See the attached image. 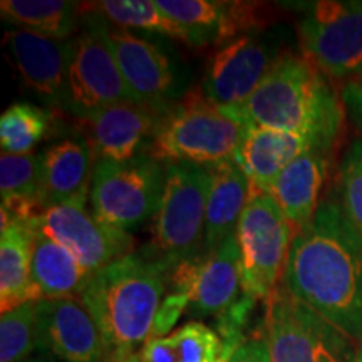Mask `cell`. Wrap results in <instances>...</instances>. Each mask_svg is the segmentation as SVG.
<instances>
[{
    "instance_id": "6da1fadb",
    "label": "cell",
    "mask_w": 362,
    "mask_h": 362,
    "mask_svg": "<svg viewBox=\"0 0 362 362\" xmlns=\"http://www.w3.org/2000/svg\"><path fill=\"white\" fill-rule=\"evenodd\" d=\"M282 285L362 344V238L337 203H320L309 225L297 232Z\"/></svg>"
},
{
    "instance_id": "7a4b0ae2",
    "label": "cell",
    "mask_w": 362,
    "mask_h": 362,
    "mask_svg": "<svg viewBox=\"0 0 362 362\" xmlns=\"http://www.w3.org/2000/svg\"><path fill=\"white\" fill-rule=\"evenodd\" d=\"M221 111L243 126H267L307 136L322 149L330 148L344 119L342 104L327 78L293 52L279 54L247 103Z\"/></svg>"
},
{
    "instance_id": "3957f363",
    "label": "cell",
    "mask_w": 362,
    "mask_h": 362,
    "mask_svg": "<svg viewBox=\"0 0 362 362\" xmlns=\"http://www.w3.org/2000/svg\"><path fill=\"white\" fill-rule=\"evenodd\" d=\"M168 270L129 253L98 270L81 293L115 362L134 356L155 336Z\"/></svg>"
},
{
    "instance_id": "277c9868",
    "label": "cell",
    "mask_w": 362,
    "mask_h": 362,
    "mask_svg": "<svg viewBox=\"0 0 362 362\" xmlns=\"http://www.w3.org/2000/svg\"><path fill=\"white\" fill-rule=\"evenodd\" d=\"M165 189L153 225V262L173 272L202 255L211 171L189 163H166Z\"/></svg>"
},
{
    "instance_id": "5b68a950",
    "label": "cell",
    "mask_w": 362,
    "mask_h": 362,
    "mask_svg": "<svg viewBox=\"0 0 362 362\" xmlns=\"http://www.w3.org/2000/svg\"><path fill=\"white\" fill-rule=\"evenodd\" d=\"M245 126L194 94L163 116L151 141L156 160L214 166L232 161Z\"/></svg>"
},
{
    "instance_id": "8992f818",
    "label": "cell",
    "mask_w": 362,
    "mask_h": 362,
    "mask_svg": "<svg viewBox=\"0 0 362 362\" xmlns=\"http://www.w3.org/2000/svg\"><path fill=\"white\" fill-rule=\"evenodd\" d=\"M265 337L272 362H356V342L282 284L267 298Z\"/></svg>"
},
{
    "instance_id": "52a82bcc",
    "label": "cell",
    "mask_w": 362,
    "mask_h": 362,
    "mask_svg": "<svg viewBox=\"0 0 362 362\" xmlns=\"http://www.w3.org/2000/svg\"><path fill=\"white\" fill-rule=\"evenodd\" d=\"M166 166L151 155L128 161H96L90 181V211L103 223L128 232L155 216L165 189Z\"/></svg>"
},
{
    "instance_id": "ba28073f",
    "label": "cell",
    "mask_w": 362,
    "mask_h": 362,
    "mask_svg": "<svg viewBox=\"0 0 362 362\" xmlns=\"http://www.w3.org/2000/svg\"><path fill=\"white\" fill-rule=\"evenodd\" d=\"M296 235L269 193H252L237 228L240 284L245 296L267 302L282 284Z\"/></svg>"
},
{
    "instance_id": "9c48e42d",
    "label": "cell",
    "mask_w": 362,
    "mask_h": 362,
    "mask_svg": "<svg viewBox=\"0 0 362 362\" xmlns=\"http://www.w3.org/2000/svg\"><path fill=\"white\" fill-rule=\"evenodd\" d=\"M304 57L325 78L351 83L362 72V0H320L298 22Z\"/></svg>"
},
{
    "instance_id": "30bf717a",
    "label": "cell",
    "mask_w": 362,
    "mask_h": 362,
    "mask_svg": "<svg viewBox=\"0 0 362 362\" xmlns=\"http://www.w3.org/2000/svg\"><path fill=\"white\" fill-rule=\"evenodd\" d=\"M126 101H131L129 93L104 37L101 17L94 16L89 29L74 39L62 106L88 121L99 111Z\"/></svg>"
},
{
    "instance_id": "8fae6325",
    "label": "cell",
    "mask_w": 362,
    "mask_h": 362,
    "mask_svg": "<svg viewBox=\"0 0 362 362\" xmlns=\"http://www.w3.org/2000/svg\"><path fill=\"white\" fill-rule=\"evenodd\" d=\"M25 225L66 247L93 274L133 250L128 232L99 221L83 203L44 208Z\"/></svg>"
},
{
    "instance_id": "7c38bea8",
    "label": "cell",
    "mask_w": 362,
    "mask_h": 362,
    "mask_svg": "<svg viewBox=\"0 0 362 362\" xmlns=\"http://www.w3.org/2000/svg\"><path fill=\"white\" fill-rule=\"evenodd\" d=\"M277 51L257 34H243L221 45L208 62L202 96L216 107H237L253 96L277 61Z\"/></svg>"
},
{
    "instance_id": "4fadbf2b",
    "label": "cell",
    "mask_w": 362,
    "mask_h": 362,
    "mask_svg": "<svg viewBox=\"0 0 362 362\" xmlns=\"http://www.w3.org/2000/svg\"><path fill=\"white\" fill-rule=\"evenodd\" d=\"M101 22L104 37L116 59L131 101L166 115L178 89L168 56L146 39L119 27H111L104 19Z\"/></svg>"
},
{
    "instance_id": "5bb4252c",
    "label": "cell",
    "mask_w": 362,
    "mask_h": 362,
    "mask_svg": "<svg viewBox=\"0 0 362 362\" xmlns=\"http://www.w3.org/2000/svg\"><path fill=\"white\" fill-rule=\"evenodd\" d=\"M178 304H185L198 315H220L232 307L240 284V248L237 235L202 253L197 259L183 262L171 272Z\"/></svg>"
},
{
    "instance_id": "9a60e30c",
    "label": "cell",
    "mask_w": 362,
    "mask_h": 362,
    "mask_svg": "<svg viewBox=\"0 0 362 362\" xmlns=\"http://www.w3.org/2000/svg\"><path fill=\"white\" fill-rule=\"evenodd\" d=\"M35 314L39 349L64 362H103L106 344L81 297L44 298Z\"/></svg>"
},
{
    "instance_id": "2e32d148",
    "label": "cell",
    "mask_w": 362,
    "mask_h": 362,
    "mask_svg": "<svg viewBox=\"0 0 362 362\" xmlns=\"http://www.w3.org/2000/svg\"><path fill=\"white\" fill-rule=\"evenodd\" d=\"M22 83L51 103L64 104L74 39L57 40L17 29L7 33Z\"/></svg>"
},
{
    "instance_id": "e0dca14e",
    "label": "cell",
    "mask_w": 362,
    "mask_h": 362,
    "mask_svg": "<svg viewBox=\"0 0 362 362\" xmlns=\"http://www.w3.org/2000/svg\"><path fill=\"white\" fill-rule=\"evenodd\" d=\"M312 149L322 148L307 136L267 126H245L232 161L250 181L252 193H269L280 173Z\"/></svg>"
},
{
    "instance_id": "ac0fdd59",
    "label": "cell",
    "mask_w": 362,
    "mask_h": 362,
    "mask_svg": "<svg viewBox=\"0 0 362 362\" xmlns=\"http://www.w3.org/2000/svg\"><path fill=\"white\" fill-rule=\"evenodd\" d=\"M163 116L141 104L126 101L99 111L89 123V144L96 161H128L141 155L139 149L155 138Z\"/></svg>"
},
{
    "instance_id": "d6986e66",
    "label": "cell",
    "mask_w": 362,
    "mask_h": 362,
    "mask_svg": "<svg viewBox=\"0 0 362 362\" xmlns=\"http://www.w3.org/2000/svg\"><path fill=\"white\" fill-rule=\"evenodd\" d=\"M96 156L89 141L62 139L40 155L42 208L83 203L88 205Z\"/></svg>"
},
{
    "instance_id": "ffe728a7",
    "label": "cell",
    "mask_w": 362,
    "mask_h": 362,
    "mask_svg": "<svg viewBox=\"0 0 362 362\" xmlns=\"http://www.w3.org/2000/svg\"><path fill=\"white\" fill-rule=\"evenodd\" d=\"M156 4L166 16L189 30L198 45L226 44L260 24L253 4L247 2L156 0Z\"/></svg>"
},
{
    "instance_id": "44dd1931",
    "label": "cell",
    "mask_w": 362,
    "mask_h": 362,
    "mask_svg": "<svg viewBox=\"0 0 362 362\" xmlns=\"http://www.w3.org/2000/svg\"><path fill=\"white\" fill-rule=\"evenodd\" d=\"M327 168L325 149H312L292 161L272 185L270 198L297 232L309 225L319 208L317 202L327 176Z\"/></svg>"
},
{
    "instance_id": "7402d4cb",
    "label": "cell",
    "mask_w": 362,
    "mask_h": 362,
    "mask_svg": "<svg viewBox=\"0 0 362 362\" xmlns=\"http://www.w3.org/2000/svg\"><path fill=\"white\" fill-rule=\"evenodd\" d=\"M211 171V189L208 197L205 243L203 252H211L237 235L243 210L252 197L250 181L233 161L208 166Z\"/></svg>"
},
{
    "instance_id": "603a6c76",
    "label": "cell",
    "mask_w": 362,
    "mask_h": 362,
    "mask_svg": "<svg viewBox=\"0 0 362 362\" xmlns=\"http://www.w3.org/2000/svg\"><path fill=\"white\" fill-rule=\"evenodd\" d=\"M33 230L13 220L0 235V309L2 314L24 304H37L33 282Z\"/></svg>"
},
{
    "instance_id": "cb8c5ba5",
    "label": "cell",
    "mask_w": 362,
    "mask_h": 362,
    "mask_svg": "<svg viewBox=\"0 0 362 362\" xmlns=\"http://www.w3.org/2000/svg\"><path fill=\"white\" fill-rule=\"evenodd\" d=\"M33 282L40 298L81 297L93 272L47 235L33 230Z\"/></svg>"
},
{
    "instance_id": "d4e9b609",
    "label": "cell",
    "mask_w": 362,
    "mask_h": 362,
    "mask_svg": "<svg viewBox=\"0 0 362 362\" xmlns=\"http://www.w3.org/2000/svg\"><path fill=\"white\" fill-rule=\"evenodd\" d=\"M2 211L16 221H30L44 210L40 202V155L0 156Z\"/></svg>"
},
{
    "instance_id": "484cf974",
    "label": "cell",
    "mask_w": 362,
    "mask_h": 362,
    "mask_svg": "<svg viewBox=\"0 0 362 362\" xmlns=\"http://www.w3.org/2000/svg\"><path fill=\"white\" fill-rule=\"evenodd\" d=\"M81 4L66 0H2L0 16L8 24L45 35L67 40L78 29Z\"/></svg>"
},
{
    "instance_id": "4316f807",
    "label": "cell",
    "mask_w": 362,
    "mask_h": 362,
    "mask_svg": "<svg viewBox=\"0 0 362 362\" xmlns=\"http://www.w3.org/2000/svg\"><path fill=\"white\" fill-rule=\"evenodd\" d=\"M88 8L119 29H139L178 39L189 45H198L194 35L181 27L158 7L156 0H101L89 4Z\"/></svg>"
},
{
    "instance_id": "83f0119b",
    "label": "cell",
    "mask_w": 362,
    "mask_h": 362,
    "mask_svg": "<svg viewBox=\"0 0 362 362\" xmlns=\"http://www.w3.org/2000/svg\"><path fill=\"white\" fill-rule=\"evenodd\" d=\"M49 117L37 106L16 103L0 116V146L8 155H29L47 134Z\"/></svg>"
},
{
    "instance_id": "f1b7e54d",
    "label": "cell",
    "mask_w": 362,
    "mask_h": 362,
    "mask_svg": "<svg viewBox=\"0 0 362 362\" xmlns=\"http://www.w3.org/2000/svg\"><path fill=\"white\" fill-rule=\"evenodd\" d=\"M39 349L35 304H24L0 317V362H25Z\"/></svg>"
},
{
    "instance_id": "f546056e",
    "label": "cell",
    "mask_w": 362,
    "mask_h": 362,
    "mask_svg": "<svg viewBox=\"0 0 362 362\" xmlns=\"http://www.w3.org/2000/svg\"><path fill=\"white\" fill-rule=\"evenodd\" d=\"M339 208L362 238V138L347 149L339 170Z\"/></svg>"
},
{
    "instance_id": "4dcf8cb0",
    "label": "cell",
    "mask_w": 362,
    "mask_h": 362,
    "mask_svg": "<svg viewBox=\"0 0 362 362\" xmlns=\"http://www.w3.org/2000/svg\"><path fill=\"white\" fill-rule=\"evenodd\" d=\"M168 337L178 362H218L225 352L218 334L202 322L185 324Z\"/></svg>"
},
{
    "instance_id": "1f68e13d",
    "label": "cell",
    "mask_w": 362,
    "mask_h": 362,
    "mask_svg": "<svg viewBox=\"0 0 362 362\" xmlns=\"http://www.w3.org/2000/svg\"><path fill=\"white\" fill-rule=\"evenodd\" d=\"M228 362H272L267 337H253L238 342Z\"/></svg>"
},
{
    "instance_id": "d6a6232c",
    "label": "cell",
    "mask_w": 362,
    "mask_h": 362,
    "mask_svg": "<svg viewBox=\"0 0 362 362\" xmlns=\"http://www.w3.org/2000/svg\"><path fill=\"white\" fill-rule=\"evenodd\" d=\"M139 361L141 362H178L173 346H171L170 337L153 336L149 337L146 344L139 352Z\"/></svg>"
},
{
    "instance_id": "836d02e7",
    "label": "cell",
    "mask_w": 362,
    "mask_h": 362,
    "mask_svg": "<svg viewBox=\"0 0 362 362\" xmlns=\"http://www.w3.org/2000/svg\"><path fill=\"white\" fill-rule=\"evenodd\" d=\"M342 99L354 123L362 129V72L356 79L344 86Z\"/></svg>"
},
{
    "instance_id": "e575fe53",
    "label": "cell",
    "mask_w": 362,
    "mask_h": 362,
    "mask_svg": "<svg viewBox=\"0 0 362 362\" xmlns=\"http://www.w3.org/2000/svg\"><path fill=\"white\" fill-rule=\"evenodd\" d=\"M237 344H238V342L226 341V342H225V352H223V356H221V359H220L218 362H228V359H230V354H232L235 347H237Z\"/></svg>"
},
{
    "instance_id": "d590c367",
    "label": "cell",
    "mask_w": 362,
    "mask_h": 362,
    "mask_svg": "<svg viewBox=\"0 0 362 362\" xmlns=\"http://www.w3.org/2000/svg\"><path fill=\"white\" fill-rule=\"evenodd\" d=\"M25 362H59V361L49 356H40V357H30V359H27Z\"/></svg>"
},
{
    "instance_id": "8d00e7d4",
    "label": "cell",
    "mask_w": 362,
    "mask_h": 362,
    "mask_svg": "<svg viewBox=\"0 0 362 362\" xmlns=\"http://www.w3.org/2000/svg\"><path fill=\"white\" fill-rule=\"evenodd\" d=\"M123 362H141V361H139V356H138V357L133 356V357H129V359H126V361H123Z\"/></svg>"
},
{
    "instance_id": "74e56055",
    "label": "cell",
    "mask_w": 362,
    "mask_h": 362,
    "mask_svg": "<svg viewBox=\"0 0 362 362\" xmlns=\"http://www.w3.org/2000/svg\"><path fill=\"white\" fill-rule=\"evenodd\" d=\"M356 362H362V344L359 347V352H357V361Z\"/></svg>"
}]
</instances>
